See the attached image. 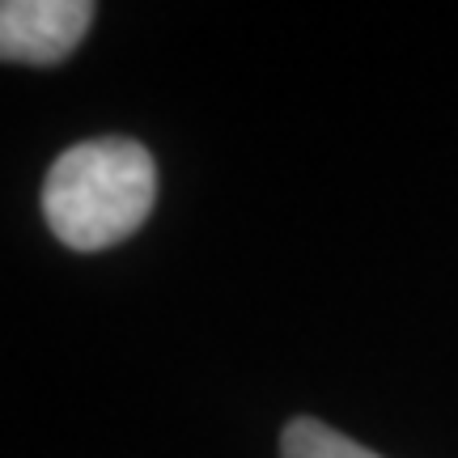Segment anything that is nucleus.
Listing matches in <instances>:
<instances>
[{
  "mask_svg": "<svg viewBox=\"0 0 458 458\" xmlns=\"http://www.w3.org/2000/svg\"><path fill=\"white\" fill-rule=\"evenodd\" d=\"M157 204V165L131 136L64 148L43 179V216L68 250H106L131 238Z\"/></svg>",
  "mask_w": 458,
  "mask_h": 458,
  "instance_id": "f257e3e1",
  "label": "nucleus"
},
{
  "mask_svg": "<svg viewBox=\"0 0 458 458\" xmlns=\"http://www.w3.org/2000/svg\"><path fill=\"white\" fill-rule=\"evenodd\" d=\"M94 21L89 0H4L0 55L9 64H60Z\"/></svg>",
  "mask_w": 458,
  "mask_h": 458,
  "instance_id": "f03ea898",
  "label": "nucleus"
},
{
  "mask_svg": "<svg viewBox=\"0 0 458 458\" xmlns=\"http://www.w3.org/2000/svg\"><path fill=\"white\" fill-rule=\"evenodd\" d=\"M280 458H377L374 450L357 445L352 437L335 433L323 420H310V416H297L284 425L280 433Z\"/></svg>",
  "mask_w": 458,
  "mask_h": 458,
  "instance_id": "7ed1b4c3",
  "label": "nucleus"
}]
</instances>
